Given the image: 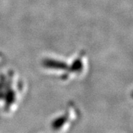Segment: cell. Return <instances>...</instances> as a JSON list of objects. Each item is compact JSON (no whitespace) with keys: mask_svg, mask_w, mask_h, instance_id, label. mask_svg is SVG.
Listing matches in <instances>:
<instances>
[{"mask_svg":"<svg viewBox=\"0 0 133 133\" xmlns=\"http://www.w3.org/2000/svg\"><path fill=\"white\" fill-rule=\"evenodd\" d=\"M132 97H133V92H132Z\"/></svg>","mask_w":133,"mask_h":133,"instance_id":"1","label":"cell"}]
</instances>
